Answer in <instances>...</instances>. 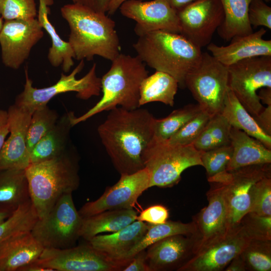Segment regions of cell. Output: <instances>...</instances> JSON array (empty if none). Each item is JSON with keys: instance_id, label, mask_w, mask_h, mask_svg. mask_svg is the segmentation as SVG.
Instances as JSON below:
<instances>
[{"instance_id": "ba28073f", "label": "cell", "mask_w": 271, "mask_h": 271, "mask_svg": "<svg viewBox=\"0 0 271 271\" xmlns=\"http://www.w3.org/2000/svg\"><path fill=\"white\" fill-rule=\"evenodd\" d=\"M82 219L75 206L72 193H66L45 216L38 219L31 232L44 248L70 247L80 237Z\"/></svg>"}, {"instance_id": "4316f807", "label": "cell", "mask_w": 271, "mask_h": 271, "mask_svg": "<svg viewBox=\"0 0 271 271\" xmlns=\"http://www.w3.org/2000/svg\"><path fill=\"white\" fill-rule=\"evenodd\" d=\"M53 4V0H39L37 19L51 39L52 46L48 54L50 63L54 67L61 66L63 72L68 73L74 65L75 55L69 42L61 38L48 19V6Z\"/></svg>"}, {"instance_id": "11a10c76", "label": "cell", "mask_w": 271, "mask_h": 271, "mask_svg": "<svg viewBox=\"0 0 271 271\" xmlns=\"http://www.w3.org/2000/svg\"><path fill=\"white\" fill-rule=\"evenodd\" d=\"M14 211L10 209L0 208V223L9 217Z\"/></svg>"}, {"instance_id": "f5cc1de1", "label": "cell", "mask_w": 271, "mask_h": 271, "mask_svg": "<svg viewBox=\"0 0 271 271\" xmlns=\"http://www.w3.org/2000/svg\"><path fill=\"white\" fill-rule=\"evenodd\" d=\"M19 271H51L49 269L41 266L34 262L21 267Z\"/></svg>"}, {"instance_id": "30bf717a", "label": "cell", "mask_w": 271, "mask_h": 271, "mask_svg": "<svg viewBox=\"0 0 271 271\" xmlns=\"http://www.w3.org/2000/svg\"><path fill=\"white\" fill-rule=\"evenodd\" d=\"M227 70L228 87L253 117L257 116L264 107L257 92L271 88V56L244 59Z\"/></svg>"}, {"instance_id": "603a6c76", "label": "cell", "mask_w": 271, "mask_h": 271, "mask_svg": "<svg viewBox=\"0 0 271 271\" xmlns=\"http://www.w3.org/2000/svg\"><path fill=\"white\" fill-rule=\"evenodd\" d=\"M148 223L135 220L109 234L97 235L88 240L96 249L117 259H126L128 252L141 240L149 228Z\"/></svg>"}, {"instance_id": "f546056e", "label": "cell", "mask_w": 271, "mask_h": 271, "mask_svg": "<svg viewBox=\"0 0 271 271\" xmlns=\"http://www.w3.org/2000/svg\"><path fill=\"white\" fill-rule=\"evenodd\" d=\"M224 12V20L217 29L219 35L226 41L236 36L253 32L248 20L249 6L252 0H220Z\"/></svg>"}, {"instance_id": "8d00e7d4", "label": "cell", "mask_w": 271, "mask_h": 271, "mask_svg": "<svg viewBox=\"0 0 271 271\" xmlns=\"http://www.w3.org/2000/svg\"><path fill=\"white\" fill-rule=\"evenodd\" d=\"M58 119L57 112L47 105L33 112L27 136V146L30 153L40 139L53 128Z\"/></svg>"}, {"instance_id": "5bb4252c", "label": "cell", "mask_w": 271, "mask_h": 271, "mask_svg": "<svg viewBox=\"0 0 271 271\" xmlns=\"http://www.w3.org/2000/svg\"><path fill=\"white\" fill-rule=\"evenodd\" d=\"M177 13L180 34L200 48L210 43L224 20L220 0H197Z\"/></svg>"}, {"instance_id": "ffe728a7", "label": "cell", "mask_w": 271, "mask_h": 271, "mask_svg": "<svg viewBox=\"0 0 271 271\" xmlns=\"http://www.w3.org/2000/svg\"><path fill=\"white\" fill-rule=\"evenodd\" d=\"M195 239L192 235L177 234L152 244L146 251L151 271L179 269L195 254Z\"/></svg>"}, {"instance_id": "8992f818", "label": "cell", "mask_w": 271, "mask_h": 271, "mask_svg": "<svg viewBox=\"0 0 271 271\" xmlns=\"http://www.w3.org/2000/svg\"><path fill=\"white\" fill-rule=\"evenodd\" d=\"M201 154L193 145H173L154 137L143 155L145 168L150 175V188L176 185L186 169L202 166Z\"/></svg>"}, {"instance_id": "c3c4849f", "label": "cell", "mask_w": 271, "mask_h": 271, "mask_svg": "<svg viewBox=\"0 0 271 271\" xmlns=\"http://www.w3.org/2000/svg\"><path fill=\"white\" fill-rule=\"evenodd\" d=\"M9 133L8 112L0 110V151L4 145L6 138Z\"/></svg>"}, {"instance_id": "ab89813d", "label": "cell", "mask_w": 271, "mask_h": 271, "mask_svg": "<svg viewBox=\"0 0 271 271\" xmlns=\"http://www.w3.org/2000/svg\"><path fill=\"white\" fill-rule=\"evenodd\" d=\"M37 14L35 0H0V15L5 21L31 20Z\"/></svg>"}, {"instance_id": "db71d44e", "label": "cell", "mask_w": 271, "mask_h": 271, "mask_svg": "<svg viewBox=\"0 0 271 271\" xmlns=\"http://www.w3.org/2000/svg\"><path fill=\"white\" fill-rule=\"evenodd\" d=\"M125 1L126 0H111L108 8L107 14L113 15Z\"/></svg>"}, {"instance_id": "52a82bcc", "label": "cell", "mask_w": 271, "mask_h": 271, "mask_svg": "<svg viewBox=\"0 0 271 271\" xmlns=\"http://www.w3.org/2000/svg\"><path fill=\"white\" fill-rule=\"evenodd\" d=\"M84 66V60H81L69 74L61 73L59 80L55 84L42 88L33 86V81L29 76L27 68H25L24 90L17 95L14 104L34 112L47 106L51 99L61 93L76 92L77 97L82 100L99 95L101 91V78L97 76L96 63L93 64L83 77L76 78L77 74Z\"/></svg>"}, {"instance_id": "5b68a950", "label": "cell", "mask_w": 271, "mask_h": 271, "mask_svg": "<svg viewBox=\"0 0 271 271\" xmlns=\"http://www.w3.org/2000/svg\"><path fill=\"white\" fill-rule=\"evenodd\" d=\"M111 62L108 71L101 78V99L81 116L74 115L71 119L73 126L117 107L128 110L140 107L141 85L149 75L146 64L137 56L121 53Z\"/></svg>"}, {"instance_id": "f1b7e54d", "label": "cell", "mask_w": 271, "mask_h": 271, "mask_svg": "<svg viewBox=\"0 0 271 271\" xmlns=\"http://www.w3.org/2000/svg\"><path fill=\"white\" fill-rule=\"evenodd\" d=\"M31 201L25 170L0 171V208L15 211Z\"/></svg>"}, {"instance_id": "ee69618b", "label": "cell", "mask_w": 271, "mask_h": 271, "mask_svg": "<svg viewBox=\"0 0 271 271\" xmlns=\"http://www.w3.org/2000/svg\"><path fill=\"white\" fill-rule=\"evenodd\" d=\"M169 216L168 209L161 205L151 206L144 210L136 220L151 224H158L166 222Z\"/></svg>"}, {"instance_id": "1f68e13d", "label": "cell", "mask_w": 271, "mask_h": 271, "mask_svg": "<svg viewBox=\"0 0 271 271\" xmlns=\"http://www.w3.org/2000/svg\"><path fill=\"white\" fill-rule=\"evenodd\" d=\"M149 228L141 239L127 254L125 258L129 259L152 244L170 236L183 234L191 235L196 232L193 221L184 223L180 221H167L158 224H149Z\"/></svg>"}, {"instance_id": "f907efd6", "label": "cell", "mask_w": 271, "mask_h": 271, "mask_svg": "<svg viewBox=\"0 0 271 271\" xmlns=\"http://www.w3.org/2000/svg\"><path fill=\"white\" fill-rule=\"evenodd\" d=\"M169 5L179 11L197 0H166Z\"/></svg>"}, {"instance_id": "7dc6e473", "label": "cell", "mask_w": 271, "mask_h": 271, "mask_svg": "<svg viewBox=\"0 0 271 271\" xmlns=\"http://www.w3.org/2000/svg\"><path fill=\"white\" fill-rule=\"evenodd\" d=\"M111 0H77V3L90 8L93 11L106 14Z\"/></svg>"}, {"instance_id": "277c9868", "label": "cell", "mask_w": 271, "mask_h": 271, "mask_svg": "<svg viewBox=\"0 0 271 271\" xmlns=\"http://www.w3.org/2000/svg\"><path fill=\"white\" fill-rule=\"evenodd\" d=\"M31 201L39 219L45 216L64 194L80 184L78 157L68 149L61 155L30 164L25 170Z\"/></svg>"}, {"instance_id": "bcb514c9", "label": "cell", "mask_w": 271, "mask_h": 271, "mask_svg": "<svg viewBox=\"0 0 271 271\" xmlns=\"http://www.w3.org/2000/svg\"><path fill=\"white\" fill-rule=\"evenodd\" d=\"M253 118L263 131L271 136V104H267V107Z\"/></svg>"}, {"instance_id": "836d02e7", "label": "cell", "mask_w": 271, "mask_h": 271, "mask_svg": "<svg viewBox=\"0 0 271 271\" xmlns=\"http://www.w3.org/2000/svg\"><path fill=\"white\" fill-rule=\"evenodd\" d=\"M201 110L198 104H189L173 110L165 117L155 118L154 137L161 140H168Z\"/></svg>"}, {"instance_id": "4dcf8cb0", "label": "cell", "mask_w": 271, "mask_h": 271, "mask_svg": "<svg viewBox=\"0 0 271 271\" xmlns=\"http://www.w3.org/2000/svg\"><path fill=\"white\" fill-rule=\"evenodd\" d=\"M178 85V82L170 74L156 71L148 75L141 84L140 106L152 102H160L173 106Z\"/></svg>"}, {"instance_id": "681fc988", "label": "cell", "mask_w": 271, "mask_h": 271, "mask_svg": "<svg viewBox=\"0 0 271 271\" xmlns=\"http://www.w3.org/2000/svg\"><path fill=\"white\" fill-rule=\"evenodd\" d=\"M226 271L246 270L245 264L239 255L234 258L225 268Z\"/></svg>"}, {"instance_id": "d590c367", "label": "cell", "mask_w": 271, "mask_h": 271, "mask_svg": "<svg viewBox=\"0 0 271 271\" xmlns=\"http://www.w3.org/2000/svg\"><path fill=\"white\" fill-rule=\"evenodd\" d=\"M239 256L246 270L270 271L271 240L251 239Z\"/></svg>"}, {"instance_id": "7c38bea8", "label": "cell", "mask_w": 271, "mask_h": 271, "mask_svg": "<svg viewBox=\"0 0 271 271\" xmlns=\"http://www.w3.org/2000/svg\"><path fill=\"white\" fill-rule=\"evenodd\" d=\"M130 260L113 258L88 243L63 249L44 248L34 263L51 271H119Z\"/></svg>"}, {"instance_id": "9f6ffc18", "label": "cell", "mask_w": 271, "mask_h": 271, "mask_svg": "<svg viewBox=\"0 0 271 271\" xmlns=\"http://www.w3.org/2000/svg\"><path fill=\"white\" fill-rule=\"evenodd\" d=\"M3 25H4V23L3 21V18L1 17V15H0V33L3 27Z\"/></svg>"}, {"instance_id": "d4e9b609", "label": "cell", "mask_w": 271, "mask_h": 271, "mask_svg": "<svg viewBox=\"0 0 271 271\" xmlns=\"http://www.w3.org/2000/svg\"><path fill=\"white\" fill-rule=\"evenodd\" d=\"M73 112L65 113L53 128L35 145L30 153V164L57 157L68 149Z\"/></svg>"}, {"instance_id": "44dd1931", "label": "cell", "mask_w": 271, "mask_h": 271, "mask_svg": "<svg viewBox=\"0 0 271 271\" xmlns=\"http://www.w3.org/2000/svg\"><path fill=\"white\" fill-rule=\"evenodd\" d=\"M266 32L261 28L251 34L233 37L227 46L210 43L207 49L212 56L227 67L244 59L271 56V40L263 39Z\"/></svg>"}, {"instance_id": "7bdbcfd3", "label": "cell", "mask_w": 271, "mask_h": 271, "mask_svg": "<svg viewBox=\"0 0 271 271\" xmlns=\"http://www.w3.org/2000/svg\"><path fill=\"white\" fill-rule=\"evenodd\" d=\"M248 17L251 27H265L271 29V8L263 0H252Z\"/></svg>"}, {"instance_id": "8fae6325", "label": "cell", "mask_w": 271, "mask_h": 271, "mask_svg": "<svg viewBox=\"0 0 271 271\" xmlns=\"http://www.w3.org/2000/svg\"><path fill=\"white\" fill-rule=\"evenodd\" d=\"M271 176L270 164L255 165L225 171L208 178L221 184L226 200L229 231L236 228L251 208L252 188L261 178Z\"/></svg>"}, {"instance_id": "83f0119b", "label": "cell", "mask_w": 271, "mask_h": 271, "mask_svg": "<svg viewBox=\"0 0 271 271\" xmlns=\"http://www.w3.org/2000/svg\"><path fill=\"white\" fill-rule=\"evenodd\" d=\"M221 114L232 127L241 130L271 149V136L259 126L253 117L228 87Z\"/></svg>"}, {"instance_id": "f35d334b", "label": "cell", "mask_w": 271, "mask_h": 271, "mask_svg": "<svg viewBox=\"0 0 271 271\" xmlns=\"http://www.w3.org/2000/svg\"><path fill=\"white\" fill-rule=\"evenodd\" d=\"M211 116L201 110L168 141L173 145H193L210 120Z\"/></svg>"}, {"instance_id": "e575fe53", "label": "cell", "mask_w": 271, "mask_h": 271, "mask_svg": "<svg viewBox=\"0 0 271 271\" xmlns=\"http://www.w3.org/2000/svg\"><path fill=\"white\" fill-rule=\"evenodd\" d=\"M38 219L31 201L21 205L0 223V242L16 233L31 231Z\"/></svg>"}, {"instance_id": "816d5d0a", "label": "cell", "mask_w": 271, "mask_h": 271, "mask_svg": "<svg viewBox=\"0 0 271 271\" xmlns=\"http://www.w3.org/2000/svg\"><path fill=\"white\" fill-rule=\"evenodd\" d=\"M257 94L260 100L265 104H271V88H261Z\"/></svg>"}, {"instance_id": "2e32d148", "label": "cell", "mask_w": 271, "mask_h": 271, "mask_svg": "<svg viewBox=\"0 0 271 271\" xmlns=\"http://www.w3.org/2000/svg\"><path fill=\"white\" fill-rule=\"evenodd\" d=\"M43 36V29L36 18L5 21L0 33L3 63L10 68L19 69Z\"/></svg>"}, {"instance_id": "3957f363", "label": "cell", "mask_w": 271, "mask_h": 271, "mask_svg": "<svg viewBox=\"0 0 271 271\" xmlns=\"http://www.w3.org/2000/svg\"><path fill=\"white\" fill-rule=\"evenodd\" d=\"M133 47L137 56L156 71L173 76L185 86L187 74L200 62L202 52L180 33L155 31L140 36Z\"/></svg>"}, {"instance_id": "9a60e30c", "label": "cell", "mask_w": 271, "mask_h": 271, "mask_svg": "<svg viewBox=\"0 0 271 271\" xmlns=\"http://www.w3.org/2000/svg\"><path fill=\"white\" fill-rule=\"evenodd\" d=\"M207 193L208 204L194 217V252L226 236L229 231L228 209L223 186L215 182Z\"/></svg>"}, {"instance_id": "e0dca14e", "label": "cell", "mask_w": 271, "mask_h": 271, "mask_svg": "<svg viewBox=\"0 0 271 271\" xmlns=\"http://www.w3.org/2000/svg\"><path fill=\"white\" fill-rule=\"evenodd\" d=\"M119 9L122 16L137 22L134 31L138 36L155 31L181 33L177 11L166 0H126Z\"/></svg>"}, {"instance_id": "7a4b0ae2", "label": "cell", "mask_w": 271, "mask_h": 271, "mask_svg": "<svg viewBox=\"0 0 271 271\" xmlns=\"http://www.w3.org/2000/svg\"><path fill=\"white\" fill-rule=\"evenodd\" d=\"M70 28L68 42L77 60L91 61L98 56L110 61L120 54L115 23L106 14L76 3L60 10Z\"/></svg>"}, {"instance_id": "4fadbf2b", "label": "cell", "mask_w": 271, "mask_h": 271, "mask_svg": "<svg viewBox=\"0 0 271 271\" xmlns=\"http://www.w3.org/2000/svg\"><path fill=\"white\" fill-rule=\"evenodd\" d=\"M150 188L146 168L130 174H121L116 183L108 187L97 200L88 202L78 211L82 218L112 210L132 209L142 193Z\"/></svg>"}, {"instance_id": "74e56055", "label": "cell", "mask_w": 271, "mask_h": 271, "mask_svg": "<svg viewBox=\"0 0 271 271\" xmlns=\"http://www.w3.org/2000/svg\"><path fill=\"white\" fill-rule=\"evenodd\" d=\"M202 166L207 177L215 176L226 170L231 160L232 149L230 144L205 152H201Z\"/></svg>"}, {"instance_id": "f6af8a7d", "label": "cell", "mask_w": 271, "mask_h": 271, "mask_svg": "<svg viewBox=\"0 0 271 271\" xmlns=\"http://www.w3.org/2000/svg\"><path fill=\"white\" fill-rule=\"evenodd\" d=\"M123 271H151L146 260V251H140L132 257Z\"/></svg>"}, {"instance_id": "484cf974", "label": "cell", "mask_w": 271, "mask_h": 271, "mask_svg": "<svg viewBox=\"0 0 271 271\" xmlns=\"http://www.w3.org/2000/svg\"><path fill=\"white\" fill-rule=\"evenodd\" d=\"M137 216L132 209L107 210L83 218L79 237L88 241L101 233L117 231L136 220Z\"/></svg>"}, {"instance_id": "7402d4cb", "label": "cell", "mask_w": 271, "mask_h": 271, "mask_svg": "<svg viewBox=\"0 0 271 271\" xmlns=\"http://www.w3.org/2000/svg\"><path fill=\"white\" fill-rule=\"evenodd\" d=\"M43 249L31 231L13 235L0 242V271H19L35 262Z\"/></svg>"}, {"instance_id": "cb8c5ba5", "label": "cell", "mask_w": 271, "mask_h": 271, "mask_svg": "<svg viewBox=\"0 0 271 271\" xmlns=\"http://www.w3.org/2000/svg\"><path fill=\"white\" fill-rule=\"evenodd\" d=\"M230 140L232 154L226 171L271 163V149L244 131L231 127Z\"/></svg>"}, {"instance_id": "ac0fdd59", "label": "cell", "mask_w": 271, "mask_h": 271, "mask_svg": "<svg viewBox=\"0 0 271 271\" xmlns=\"http://www.w3.org/2000/svg\"><path fill=\"white\" fill-rule=\"evenodd\" d=\"M251 240L239 225L223 238L202 248L177 270H222Z\"/></svg>"}, {"instance_id": "b9f144b4", "label": "cell", "mask_w": 271, "mask_h": 271, "mask_svg": "<svg viewBox=\"0 0 271 271\" xmlns=\"http://www.w3.org/2000/svg\"><path fill=\"white\" fill-rule=\"evenodd\" d=\"M239 225L251 239L271 240V216L248 212Z\"/></svg>"}, {"instance_id": "6da1fadb", "label": "cell", "mask_w": 271, "mask_h": 271, "mask_svg": "<svg viewBox=\"0 0 271 271\" xmlns=\"http://www.w3.org/2000/svg\"><path fill=\"white\" fill-rule=\"evenodd\" d=\"M155 118L147 109L117 107L109 111L97 132L113 165L120 174L145 168L144 154L154 137Z\"/></svg>"}, {"instance_id": "60d3db41", "label": "cell", "mask_w": 271, "mask_h": 271, "mask_svg": "<svg viewBox=\"0 0 271 271\" xmlns=\"http://www.w3.org/2000/svg\"><path fill=\"white\" fill-rule=\"evenodd\" d=\"M249 212L271 216V176L261 178L254 185Z\"/></svg>"}, {"instance_id": "6f0895ef", "label": "cell", "mask_w": 271, "mask_h": 271, "mask_svg": "<svg viewBox=\"0 0 271 271\" xmlns=\"http://www.w3.org/2000/svg\"><path fill=\"white\" fill-rule=\"evenodd\" d=\"M73 2V3H76L77 2V0H72Z\"/></svg>"}, {"instance_id": "d6a6232c", "label": "cell", "mask_w": 271, "mask_h": 271, "mask_svg": "<svg viewBox=\"0 0 271 271\" xmlns=\"http://www.w3.org/2000/svg\"><path fill=\"white\" fill-rule=\"evenodd\" d=\"M231 127L221 113L215 114L211 117L193 145L200 152L229 145Z\"/></svg>"}, {"instance_id": "d6986e66", "label": "cell", "mask_w": 271, "mask_h": 271, "mask_svg": "<svg viewBox=\"0 0 271 271\" xmlns=\"http://www.w3.org/2000/svg\"><path fill=\"white\" fill-rule=\"evenodd\" d=\"M7 112L10 134L0 151V171L26 170L30 165L27 136L33 112L15 104Z\"/></svg>"}, {"instance_id": "680465c9", "label": "cell", "mask_w": 271, "mask_h": 271, "mask_svg": "<svg viewBox=\"0 0 271 271\" xmlns=\"http://www.w3.org/2000/svg\"><path fill=\"white\" fill-rule=\"evenodd\" d=\"M263 1L266 2H270L271 0H263Z\"/></svg>"}, {"instance_id": "9c48e42d", "label": "cell", "mask_w": 271, "mask_h": 271, "mask_svg": "<svg viewBox=\"0 0 271 271\" xmlns=\"http://www.w3.org/2000/svg\"><path fill=\"white\" fill-rule=\"evenodd\" d=\"M185 86L201 109L211 116L221 113L228 86L227 67L207 52L186 75Z\"/></svg>"}]
</instances>
